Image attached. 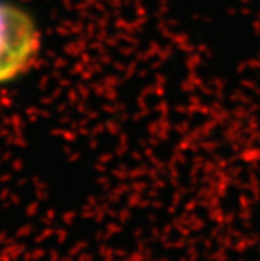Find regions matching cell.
<instances>
[{"label":"cell","instance_id":"1","mask_svg":"<svg viewBox=\"0 0 260 261\" xmlns=\"http://www.w3.org/2000/svg\"><path fill=\"white\" fill-rule=\"evenodd\" d=\"M41 47L35 17L16 2L0 0V85L26 75Z\"/></svg>","mask_w":260,"mask_h":261}]
</instances>
